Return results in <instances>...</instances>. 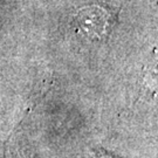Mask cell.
I'll return each mask as SVG.
<instances>
[{
  "mask_svg": "<svg viewBox=\"0 0 158 158\" xmlns=\"http://www.w3.org/2000/svg\"><path fill=\"white\" fill-rule=\"evenodd\" d=\"M115 23L111 12L101 6H88L82 8L74 18L73 25L77 32L91 40H102L110 33Z\"/></svg>",
  "mask_w": 158,
  "mask_h": 158,
  "instance_id": "1",
  "label": "cell"
}]
</instances>
